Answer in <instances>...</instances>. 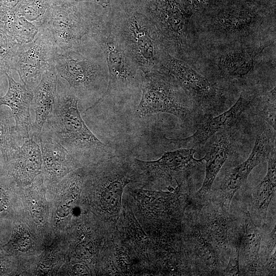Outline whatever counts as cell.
<instances>
[{"label":"cell","instance_id":"cell-10","mask_svg":"<svg viewBox=\"0 0 276 276\" xmlns=\"http://www.w3.org/2000/svg\"><path fill=\"white\" fill-rule=\"evenodd\" d=\"M163 66L174 78L186 95L202 108L210 110L221 103L223 97L220 89L212 85L185 60L167 52L163 59Z\"/></svg>","mask_w":276,"mask_h":276},{"label":"cell","instance_id":"cell-15","mask_svg":"<svg viewBox=\"0 0 276 276\" xmlns=\"http://www.w3.org/2000/svg\"><path fill=\"white\" fill-rule=\"evenodd\" d=\"M264 233L252 221L248 209L241 219L239 264L241 275H260V251Z\"/></svg>","mask_w":276,"mask_h":276},{"label":"cell","instance_id":"cell-5","mask_svg":"<svg viewBox=\"0 0 276 276\" xmlns=\"http://www.w3.org/2000/svg\"><path fill=\"white\" fill-rule=\"evenodd\" d=\"M141 90L142 97L136 111L139 117L167 113L185 121L190 116L186 94L165 69L144 74Z\"/></svg>","mask_w":276,"mask_h":276},{"label":"cell","instance_id":"cell-20","mask_svg":"<svg viewBox=\"0 0 276 276\" xmlns=\"http://www.w3.org/2000/svg\"><path fill=\"white\" fill-rule=\"evenodd\" d=\"M267 171L262 181L255 188L248 210L252 221L262 226L266 220L267 211L275 195V149L272 150L267 158Z\"/></svg>","mask_w":276,"mask_h":276},{"label":"cell","instance_id":"cell-27","mask_svg":"<svg viewBox=\"0 0 276 276\" xmlns=\"http://www.w3.org/2000/svg\"><path fill=\"white\" fill-rule=\"evenodd\" d=\"M54 0H20L12 9L39 29L44 24Z\"/></svg>","mask_w":276,"mask_h":276},{"label":"cell","instance_id":"cell-6","mask_svg":"<svg viewBox=\"0 0 276 276\" xmlns=\"http://www.w3.org/2000/svg\"><path fill=\"white\" fill-rule=\"evenodd\" d=\"M137 8L155 26L167 51L183 60L190 14L175 0H140Z\"/></svg>","mask_w":276,"mask_h":276},{"label":"cell","instance_id":"cell-19","mask_svg":"<svg viewBox=\"0 0 276 276\" xmlns=\"http://www.w3.org/2000/svg\"><path fill=\"white\" fill-rule=\"evenodd\" d=\"M58 76L52 65L42 75L33 91L31 105L35 113L31 137L35 140L40 134L49 116L51 113L57 93Z\"/></svg>","mask_w":276,"mask_h":276},{"label":"cell","instance_id":"cell-14","mask_svg":"<svg viewBox=\"0 0 276 276\" xmlns=\"http://www.w3.org/2000/svg\"><path fill=\"white\" fill-rule=\"evenodd\" d=\"M195 216L187 235L193 273L195 275H222V250L203 236L196 214Z\"/></svg>","mask_w":276,"mask_h":276},{"label":"cell","instance_id":"cell-4","mask_svg":"<svg viewBox=\"0 0 276 276\" xmlns=\"http://www.w3.org/2000/svg\"><path fill=\"white\" fill-rule=\"evenodd\" d=\"M111 14L113 34L141 71H162L167 51L149 18L136 6L124 7Z\"/></svg>","mask_w":276,"mask_h":276},{"label":"cell","instance_id":"cell-37","mask_svg":"<svg viewBox=\"0 0 276 276\" xmlns=\"http://www.w3.org/2000/svg\"><path fill=\"white\" fill-rule=\"evenodd\" d=\"M3 14V12L0 11V19L1 18V17Z\"/></svg>","mask_w":276,"mask_h":276},{"label":"cell","instance_id":"cell-23","mask_svg":"<svg viewBox=\"0 0 276 276\" xmlns=\"http://www.w3.org/2000/svg\"><path fill=\"white\" fill-rule=\"evenodd\" d=\"M266 46L254 45L227 51L219 56L217 65L225 76H245L254 69L257 58Z\"/></svg>","mask_w":276,"mask_h":276},{"label":"cell","instance_id":"cell-29","mask_svg":"<svg viewBox=\"0 0 276 276\" xmlns=\"http://www.w3.org/2000/svg\"><path fill=\"white\" fill-rule=\"evenodd\" d=\"M275 225L268 234L264 233L260 251V275H273L276 272Z\"/></svg>","mask_w":276,"mask_h":276},{"label":"cell","instance_id":"cell-13","mask_svg":"<svg viewBox=\"0 0 276 276\" xmlns=\"http://www.w3.org/2000/svg\"><path fill=\"white\" fill-rule=\"evenodd\" d=\"M195 151L194 148H179L164 153L155 160H133L142 174L150 179H176V176L188 173L202 163V158L194 157Z\"/></svg>","mask_w":276,"mask_h":276},{"label":"cell","instance_id":"cell-21","mask_svg":"<svg viewBox=\"0 0 276 276\" xmlns=\"http://www.w3.org/2000/svg\"><path fill=\"white\" fill-rule=\"evenodd\" d=\"M39 145L47 176L55 180L65 175L73 166V157L57 141L41 131L34 140Z\"/></svg>","mask_w":276,"mask_h":276},{"label":"cell","instance_id":"cell-11","mask_svg":"<svg viewBox=\"0 0 276 276\" xmlns=\"http://www.w3.org/2000/svg\"><path fill=\"white\" fill-rule=\"evenodd\" d=\"M270 135L267 130L260 131L256 137L252 150L247 158L225 175L217 192L213 196L222 205L229 209L232 199L247 180L252 170L261 162L267 159L272 150Z\"/></svg>","mask_w":276,"mask_h":276},{"label":"cell","instance_id":"cell-18","mask_svg":"<svg viewBox=\"0 0 276 276\" xmlns=\"http://www.w3.org/2000/svg\"><path fill=\"white\" fill-rule=\"evenodd\" d=\"M232 145L233 139L230 133L222 131L202 158L206 164L205 175L201 187L195 194V205L201 204L209 197L214 181L227 159Z\"/></svg>","mask_w":276,"mask_h":276},{"label":"cell","instance_id":"cell-22","mask_svg":"<svg viewBox=\"0 0 276 276\" xmlns=\"http://www.w3.org/2000/svg\"><path fill=\"white\" fill-rule=\"evenodd\" d=\"M8 162L12 175L18 181L30 182L41 171L42 156L39 145L32 137L24 138L19 148Z\"/></svg>","mask_w":276,"mask_h":276},{"label":"cell","instance_id":"cell-26","mask_svg":"<svg viewBox=\"0 0 276 276\" xmlns=\"http://www.w3.org/2000/svg\"><path fill=\"white\" fill-rule=\"evenodd\" d=\"M209 30L216 34L225 36H240L247 35L252 32L255 27L260 25L255 22L251 17H222L213 22H209Z\"/></svg>","mask_w":276,"mask_h":276},{"label":"cell","instance_id":"cell-16","mask_svg":"<svg viewBox=\"0 0 276 276\" xmlns=\"http://www.w3.org/2000/svg\"><path fill=\"white\" fill-rule=\"evenodd\" d=\"M169 191L137 189L134 195L146 211L164 218H178L186 206L188 198L182 193L181 183Z\"/></svg>","mask_w":276,"mask_h":276},{"label":"cell","instance_id":"cell-3","mask_svg":"<svg viewBox=\"0 0 276 276\" xmlns=\"http://www.w3.org/2000/svg\"><path fill=\"white\" fill-rule=\"evenodd\" d=\"M111 18V9L101 14H94L87 34L102 51L108 70L107 87L97 105L105 100L117 102L128 100L141 91L144 73L113 34Z\"/></svg>","mask_w":276,"mask_h":276},{"label":"cell","instance_id":"cell-31","mask_svg":"<svg viewBox=\"0 0 276 276\" xmlns=\"http://www.w3.org/2000/svg\"><path fill=\"white\" fill-rule=\"evenodd\" d=\"M240 244V239L230 247L229 260L222 270V275H241L239 264Z\"/></svg>","mask_w":276,"mask_h":276},{"label":"cell","instance_id":"cell-32","mask_svg":"<svg viewBox=\"0 0 276 276\" xmlns=\"http://www.w3.org/2000/svg\"><path fill=\"white\" fill-rule=\"evenodd\" d=\"M12 243L15 248L24 251L30 248L31 242L27 233L18 228L14 230Z\"/></svg>","mask_w":276,"mask_h":276},{"label":"cell","instance_id":"cell-9","mask_svg":"<svg viewBox=\"0 0 276 276\" xmlns=\"http://www.w3.org/2000/svg\"><path fill=\"white\" fill-rule=\"evenodd\" d=\"M56 53L42 27L32 41L20 45L14 70L28 90L33 92L38 85L43 73L53 65Z\"/></svg>","mask_w":276,"mask_h":276},{"label":"cell","instance_id":"cell-1","mask_svg":"<svg viewBox=\"0 0 276 276\" xmlns=\"http://www.w3.org/2000/svg\"><path fill=\"white\" fill-rule=\"evenodd\" d=\"M53 65L78 100L83 113L95 107L106 90L108 70L104 55L87 34L78 45L56 53Z\"/></svg>","mask_w":276,"mask_h":276},{"label":"cell","instance_id":"cell-17","mask_svg":"<svg viewBox=\"0 0 276 276\" xmlns=\"http://www.w3.org/2000/svg\"><path fill=\"white\" fill-rule=\"evenodd\" d=\"M5 75L8 79V88L4 96H0V106L4 105L10 108L18 134L23 139L31 137L32 123L30 108L33 92L24 84L16 82L10 72Z\"/></svg>","mask_w":276,"mask_h":276},{"label":"cell","instance_id":"cell-35","mask_svg":"<svg viewBox=\"0 0 276 276\" xmlns=\"http://www.w3.org/2000/svg\"><path fill=\"white\" fill-rule=\"evenodd\" d=\"M73 271L76 275H85L88 273L85 267L82 265H75Z\"/></svg>","mask_w":276,"mask_h":276},{"label":"cell","instance_id":"cell-28","mask_svg":"<svg viewBox=\"0 0 276 276\" xmlns=\"http://www.w3.org/2000/svg\"><path fill=\"white\" fill-rule=\"evenodd\" d=\"M20 44L0 23V76L14 70Z\"/></svg>","mask_w":276,"mask_h":276},{"label":"cell","instance_id":"cell-24","mask_svg":"<svg viewBox=\"0 0 276 276\" xmlns=\"http://www.w3.org/2000/svg\"><path fill=\"white\" fill-rule=\"evenodd\" d=\"M12 117L11 111L0 107V151L6 162L12 158L24 141L13 124Z\"/></svg>","mask_w":276,"mask_h":276},{"label":"cell","instance_id":"cell-30","mask_svg":"<svg viewBox=\"0 0 276 276\" xmlns=\"http://www.w3.org/2000/svg\"><path fill=\"white\" fill-rule=\"evenodd\" d=\"M275 87L263 98L258 108L259 115L275 132Z\"/></svg>","mask_w":276,"mask_h":276},{"label":"cell","instance_id":"cell-8","mask_svg":"<svg viewBox=\"0 0 276 276\" xmlns=\"http://www.w3.org/2000/svg\"><path fill=\"white\" fill-rule=\"evenodd\" d=\"M195 207L197 221L203 236L221 250H229L239 237L240 221L213 196H210L203 203Z\"/></svg>","mask_w":276,"mask_h":276},{"label":"cell","instance_id":"cell-7","mask_svg":"<svg viewBox=\"0 0 276 276\" xmlns=\"http://www.w3.org/2000/svg\"><path fill=\"white\" fill-rule=\"evenodd\" d=\"M94 14L70 2L54 1L41 27L49 36L57 53L78 45L88 34Z\"/></svg>","mask_w":276,"mask_h":276},{"label":"cell","instance_id":"cell-25","mask_svg":"<svg viewBox=\"0 0 276 276\" xmlns=\"http://www.w3.org/2000/svg\"><path fill=\"white\" fill-rule=\"evenodd\" d=\"M0 23L20 45L32 41L39 30L33 24L16 14L12 9L3 12Z\"/></svg>","mask_w":276,"mask_h":276},{"label":"cell","instance_id":"cell-34","mask_svg":"<svg viewBox=\"0 0 276 276\" xmlns=\"http://www.w3.org/2000/svg\"><path fill=\"white\" fill-rule=\"evenodd\" d=\"M76 2L85 1L95 3L102 6L105 9L111 8V0H74Z\"/></svg>","mask_w":276,"mask_h":276},{"label":"cell","instance_id":"cell-33","mask_svg":"<svg viewBox=\"0 0 276 276\" xmlns=\"http://www.w3.org/2000/svg\"><path fill=\"white\" fill-rule=\"evenodd\" d=\"M3 179H0V212L5 210L9 201L8 193Z\"/></svg>","mask_w":276,"mask_h":276},{"label":"cell","instance_id":"cell-2","mask_svg":"<svg viewBox=\"0 0 276 276\" xmlns=\"http://www.w3.org/2000/svg\"><path fill=\"white\" fill-rule=\"evenodd\" d=\"M41 131L57 141L74 158H97L111 151L86 125L81 117L77 98L58 76L53 110Z\"/></svg>","mask_w":276,"mask_h":276},{"label":"cell","instance_id":"cell-12","mask_svg":"<svg viewBox=\"0 0 276 276\" xmlns=\"http://www.w3.org/2000/svg\"><path fill=\"white\" fill-rule=\"evenodd\" d=\"M251 96L242 93L236 103L227 110L218 116H205L195 132L191 136L183 139H167L178 148H191L206 141L215 133L227 130L233 126L242 113L250 105Z\"/></svg>","mask_w":276,"mask_h":276},{"label":"cell","instance_id":"cell-36","mask_svg":"<svg viewBox=\"0 0 276 276\" xmlns=\"http://www.w3.org/2000/svg\"><path fill=\"white\" fill-rule=\"evenodd\" d=\"M7 270L6 264L1 257H0V275L4 274Z\"/></svg>","mask_w":276,"mask_h":276}]
</instances>
